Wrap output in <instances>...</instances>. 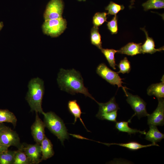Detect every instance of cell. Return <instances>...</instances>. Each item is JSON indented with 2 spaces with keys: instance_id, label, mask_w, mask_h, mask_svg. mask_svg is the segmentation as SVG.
<instances>
[{
  "instance_id": "obj_1",
  "label": "cell",
  "mask_w": 164,
  "mask_h": 164,
  "mask_svg": "<svg viewBox=\"0 0 164 164\" xmlns=\"http://www.w3.org/2000/svg\"><path fill=\"white\" fill-rule=\"evenodd\" d=\"M57 80L61 90L72 94L77 93L82 94L97 102L84 86L83 79L80 73L75 70L61 68L58 74Z\"/></svg>"
},
{
  "instance_id": "obj_2",
  "label": "cell",
  "mask_w": 164,
  "mask_h": 164,
  "mask_svg": "<svg viewBox=\"0 0 164 164\" xmlns=\"http://www.w3.org/2000/svg\"><path fill=\"white\" fill-rule=\"evenodd\" d=\"M28 91L25 98L31 108V111L42 114V100L44 92L43 80L38 77L31 79L28 84Z\"/></svg>"
},
{
  "instance_id": "obj_3",
  "label": "cell",
  "mask_w": 164,
  "mask_h": 164,
  "mask_svg": "<svg viewBox=\"0 0 164 164\" xmlns=\"http://www.w3.org/2000/svg\"><path fill=\"white\" fill-rule=\"evenodd\" d=\"M44 122L45 127L56 136L63 144L65 139L69 138V133L63 120L52 111L43 112Z\"/></svg>"
},
{
  "instance_id": "obj_4",
  "label": "cell",
  "mask_w": 164,
  "mask_h": 164,
  "mask_svg": "<svg viewBox=\"0 0 164 164\" xmlns=\"http://www.w3.org/2000/svg\"><path fill=\"white\" fill-rule=\"evenodd\" d=\"M67 21L62 18L45 20L42 26L43 32L52 37H57L62 33L67 28Z\"/></svg>"
},
{
  "instance_id": "obj_5",
  "label": "cell",
  "mask_w": 164,
  "mask_h": 164,
  "mask_svg": "<svg viewBox=\"0 0 164 164\" xmlns=\"http://www.w3.org/2000/svg\"><path fill=\"white\" fill-rule=\"evenodd\" d=\"M96 73L100 76L111 84L114 85H116L118 88L122 87L126 95L127 91L125 88H127L122 85V84L124 83L122 81L123 79L120 77L117 72L111 70L105 63H102L97 67Z\"/></svg>"
},
{
  "instance_id": "obj_6",
  "label": "cell",
  "mask_w": 164,
  "mask_h": 164,
  "mask_svg": "<svg viewBox=\"0 0 164 164\" xmlns=\"http://www.w3.org/2000/svg\"><path fill=\"white\" fill-rule=\"evenodd\" d=\"M126 96L127 102L130 105L135 112L134 114L128 121V122H130L131 119L135 115L140 119L142 117L147 116L149 115L146 111V103L142 99L137 95H133L127 91Z\"/></svg>"
},
{
  "instance_id": "obj_7",
  "label": "cell",
  "mask_w": 164,
  "mask_h": 164,
  "mask_svg": "<svg viewBox=\"0 0 164 164\" xmlns=\"http://www.w3.org/2000/svg\"><path fill=\"white\" fill-rule=\"evenodd\" d=\"M0 143L9 147L15 146L19 150L21 149L22 146L17 132L4 125L0 131Z\"/></svg>"
},
{
  "instance_id": "obj_8",
  "label": "cell",
  "mask_w": 164,
  "mask_h": 164,
  "mask_svg": "<svg viewBox=\"0 0 164 164\" xmlns=\"http://www.w3.org/2000/svg\"><path fill=\"white\" fill-rule=\"evenodd\" d=\"M64 4L62 0H50L43 14L45 20L63 18Z\"/></svg>"
},
{
  "instance_id": "obj_9",
  "label": "cell",
  "mask_w": 164,
  "mask_h": 164,
  "mask_svg": "<svg viewBox=\"0 0 164 164\" xmlns=\"http://www.w3.org/2000/svg\"><path fill=\"white\" fill-rule=\"evenodd\" d=\"M21 150L25 153L32 164H37L42 161L40 144H22Z\"/></svg>"
},
{
  "instance_id": "obj_10",
  "label": "cell",
  "mask_w": 164,
  "mask_h": 164,
  "mask_svg": "<svg viewBox=\"0 0 164 164\" xmlns=\"http://www.w3.org/2000/svg\"><path fill=\"white\" fill-rule=\"evenodd\" d=\"M158 104L155 110L151 114H149L147 124L149 125L163 126L164 124V100L158 98Z\"/></svg>"
},
{
  "instance_id": "obj_11",
  "label": "cell",
  "mask_w": 164,
  "mask_h": 164,
  "mask_svg": "<svg viewBox=\"0 0 164 164\" xmlns=\"http://www.w3.org/2000/svg\"><path fill=\"white\" fill-rule=\"evenodd\" d=\"M36 113L35 120L31 126V128L32 137L36 143L40 144L45 135L44 122L39 118L37 112Z\"/></svg>"
},
{
  "instance_id": "obj_12",
  "label": "cell",
  "mask_w": 164,
  "mask_h": 164,
  "mask_svg": "<svg viewBox=\"0 0 164 164\" xmlns=\"http://www.w3.org/2000/svg\"><path fill=\"white\" fill-rule=\"evenodd\" d=\"M141 29L144 32L146 36L145 41L141 46L142 53L153 54L157 51L164 50L163 46L159 49H155V42L152 38L149 36L147 32L144 28H141Z\"/></svg>"
},
{
  "instance_id": "obj_13",
  "label": "cell",
  "mask_w": 164,
  "mask_h": 164,
  "mask_svg": "<svg viewBox=\"0 0 164 164\" xmlns=\"http://www.w3.org/2000/svg\"><path fill=\"white\" fill-rule=\"evenodd\" d=\"M42 160H45L53 156L54 154L53 145L51 141L45 135L40 144Z\"/></svg>"
},
{
  "instance_id": "obj_14",
  "label": "cell",
  "mask_w": 164,
  "mask_h": 164,
  "mask_svg": "<svg viewBox=\"0 0 164 164\" xmlns=\"http://www.w3.org/2000/svg\"><path fill=\"white\" fill-rule=\"evenodd\" d=\"M142 43H129L117 50V53L133 56L141 53V46Z\"/></svg>"
},
{
  "instance_id": "obj_15",
  "label": "cell",
  "mask_w": 164,
  "mask_h": 164,
  "mask_svg": "<svg viewBox=\"0 0 164 164\" xmlns=\"http://www.w3.org/2000/svg\"><path fill=\"white\" fill-rule=\"evenodd\" d=\"M161 82L152 84L147 89V93L149 96L154 95L158 98L164 97V77H162Z\"/></svg>"
},
{
  "instance_id": "obj_16",
  "label": "cell",
  "mask_w": 164,
  "mask_h": 164,
  "mask_svg": "<svg viewBox=\"0 0 164 164\" xmlns=\"http://www.w3.org/2000/svg\"><path fill=\"white\" fill-rule=\"evenodd\" d=\"M145 135V139L156 143L159 142L164 138V134L160 132L155 125H149V129Z\"/></svg>"
},
{
  "instance_id": "obj_17",
  "label": "cell",
  "mask_w": 164,
  "mask_h": 164,
  "mask_svg": "<svg viewBox=\"0 0 164 164\" xmlns=\"http://www.w3.org/2000/svg\"><path fill=\"white\" fill-rule=\"evenodd\" d=\"M97 103L99 105V110L97 115L117 111L120 109L118 105L116 102L114 97H112L106 103H100L97 102Z\"/></svg>"
},
{
  "instance_id": "obj_18",
  "label": "cell",
  "mask_w": 164,
  "mask_h": 164,
  "mask_svg": "<svg viewBox=\"0 0 164 164\" xmlns=\"http://www.w3.org/2000/svg\"><path fill=\"white\" fill-rule=\"evenodd\" d=\"M68 107L70 112L73 114L74 117L73 124L76 122L78 118H79L85 128L89 131L86 128L84 123L81 118L82 114L81 108L76 100L70 101L68 103Z\"/></svg>"
},
{
  "instance_id": "obj_19",
  "label": "cell",
  "mask_w": 164,
  "mask_h": 164,
  "mask_svg": "<svg viewBox=\"0 0 164 164\" xmlns=\"http://www.w3.org/2000/svg\"><path fill=\"white\" fill-rule=\"evenodd\" d=\"M103 143L108 146L113 145H118L120 146L125 147L129 150L132 151H135L143 148H146L152 146H159V145L156 143H152L151 144L147 145H142L135 142H131L125 143Z\"/></svg>"
},
{
  "instance_id": "obj_20",
  "label": "cell",
  "mask_w": 164,
  "mask_h": 164,
  "mask_svg": "<svg viewBox=\"0 0 164 164\" xmlns=\"http://www.w3.org/2000/svg\"><path fill=\"white\" fill-rule=\"evenodd\" d=\"M17 118L14 114L7 109H0V123H11L14 127L16 126Z\"/></svg>"
},
{
  "instance_id": "obj_21",
  "label": "cell",
  "mask_w": 164,
  "mask_h": 164,
  "mask_svg": "<svg viewBox=\"0 0 164 164\" xmlns=\"http://www.w3.org/2000/svg\"><path fill=\"white\" fill-rule=\"evenodd\" d=\"M128 121L116 122L115 127L119 132H127L130 135L131 134H135L138 132L144 135H145L146 133L145 130L142 131L136 129L130 128L128 126Z\"/></svg>"
},
{
  "instance_id": "obj_22",
  "label": "cell",
  "mask_w": 164,
  "mask_h": 164,
  "mask_svg": "<svg viewBox=\"0 0 164 164\" xmlns=\"http://www.w3.org/2000/svg\"><path fill=\"white\" fill-rule=\"evenodd\" d=\"M101 50L105 56L110 66L114 69L115 70L116 69L115 66L117 65L115 63L114 55L116 53H117V50L102 48Z\"/></svg>"
},
{
  "instance_id": "obj_23",
  "label": "cell",
  "mask_w": 164,
  "mask_h": 164,
  "mask_svg": "<svg viewBox=\"0 0 164 164\" xmlns=\"http://www.w3.org/2000/svg\"><path fill=\"white\" fill-rule=\"evenodd\" d=\"M91 43L101 50L102 42L101 37L99 33L98 27L94 26L91 29Z\"/></svg>"
},
{
  "instance_id": "obj_24",
  "label": "cell",
  "mask_w": 164,
  "mask_h": 164,
  "mask_svg": "<svg viewBox=\"0 0 164 164\" xmlns=\"http://www.w3.org/2000/svg\"><path fill=\"white\" fill-rule=\"evenodd\" d=\"M15 151L9 150L0 153V164H13Z\"/></svg>"
},
{
  "instance_id": "obj_25",
  "label": "cell",
  "mask_w": 164,
  "mask_h": 164,
  "mask_svg": "<svg viewBox=\"0 0 164 164\" xmlns=\"http://www.w3.org/2000/svg\"><path fill=\"white\" fill-rule=\"evenodd\" d=\"M142 5L145 11L150 9L164 8V0H148Z\"/></svg>"
},
{
  "instance_id": "obj_26",
  "label": "cell",
  "mask_w": 164,
  "mask_h": 164,
  "mask_svg": "<svg viewBox=\"0 0 164 164\" xmlns=\"http://www.w3.org/2000/svg\"><path fill=\"white\" fill-rule=\"evenodd\" d=\"M13 164H32L25 153L21 150L15 151Z\"/></svg>"
},
{
  "instance_id": "obj_27",
  "label": "cell",
  "mask_w": 164,
  "mask_h": 164,
  "mask_svg": "<svg viewBox=\"0 0 164 164\" xmlns=\"http://www.w3.org/2000/svg\"><path fill=\"white\" fill-rule=\"evenodd\" d=\"M124 8L123 5H119L111 1L105 8V9L108 11V14L115 15L121 10H123Z\"/></svg>"
},
{
  "instance_id": "obj_28",
  "label": "cell",
  "mask_w": 164,
  "mask_h": 164,
  "mask_svg": "<svg viewBox=\"0 0 164 164\" xmlns=\"http://www.w3.org/2000/svg\"><path fill=\"white\" fill-rule=\"evenodd\" d=\"M108 13L106 12H97L94 15L93 19L94 26L98 27L107 21Z\"/></svg>"
},
{
  "instance_id": "obj_29",
  "label": "cell",
  "mask_w": 164,
  "mask_h": 164,
  "mask_svg": "<svg viewBox=\"0 0 164 164\" xmlns=\"http://www.w3.org/2000/svg\"><path fill=\"white\" fill-rule=\"evenodd\" d=\"M118 66L119 69V71L117 72L118 73H128L131 70L130 63L126 57L121 60Z\"/></svg>"
},
{
  "instance_id": "obj_30",
  "label": "cell",
  "mask_w": 164,
  "mask_h": 164,
  "mask_svg": "<svg viewBox=\"0 0 164 164\" xmlns=\"http://www.w3.org/2000/svg\"><path fill=\"white\" fill-rule=\"evenodd\" d=\"M117 111L108 113H104L99 115H96L98 118L101 120H106L112 122H116Z\"/></svg>"
},
{
  "instance_id": "obj_31",
  "label": "cell",
  "mask_w": 164,
  "mask_h": 164,
  "mask_svg": "<svg viewBox=\"0 0 164 164\" xmlns=\"http://www.w3.org/2000/svg\"><path fill=\"white\" fill-rule=\"evenodd\" d=\"M117 19V16L115 15L110 21L108 22L107 24L108 29L112 34H116L118 33Z\"/></svg>"
},
{
  "instance_id": "obj_32",
  "label": "cell",
  "mask_w": 164,
  "mask_h": 164,
  "mask_svg": "<svg viewBox=\"0 0 164 164\" xmlns=\"http://www.w3.org/2000/svg\"><path fill=\"white\" fill-rule=\"evenodd\" d=\"M9 147L0 143V153L8 150Z\"/></svg>"
},
{
  "instance_id": "obj_33",
  "label": "cell",
  "mask_w": 164,
  "mask_h": 164,
  "mask_svg": "<svg viewBox=\"0 0 164 164\" xmlns=\"http://www.w3.org/2000/svg\"><path fill=\"white\" fill-rule=\"evenodd\" d=\"M4 26L3 22H0V31L2 28Z\"/></svg>"
},
{
  "instance_id": "obj_34",
  "label": "cell",
  "mask_w": 164,
  "mask_h": 164,
  "mask_svg": "<svg viewBox=\"0 0 164 164\" xmlns=\"http://www.w3.org/2000/svg\"><path fill=\"white\" fill-rule=\"evenodd\" d=\"M135 1V0H131V5L129 6V7L130 8H132V6L134 5V2Z\"/></svg>"
},
{
  "instance_id": "obj_35",
  "label": "cell",
  "mask_w": 164,
  "mask_h": 164,
  "mask_svg": "<svg viewBox=\"0 0 164 164\" xmlns=\"http://www.w3.org/2000/svg\"><path fill=\"white\" fill-rule=\"evenodd\" d=\"M4 125L3 124H2V123H0V131Z\"/></svg>"
},
{
  "instance_id": "obj_36",
  "label": "cell",
  "mask_w": 164,
  "mask_h": 164,
  "mask_svg": "<svg viewBox=\"0 0 164 164\" xmlns=\"http://www.w3.org/2000/svg\"><path fill=\"white\" fill-rule=\"evenodd\" d=\"M78 1H85L86 0H77Z\"/></svg>"
}]
</instances>
